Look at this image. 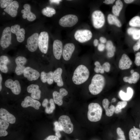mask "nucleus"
Masks as SVG:
<instances>
[{"mask_svg":"<svg viewBox=\"0 0 140 140\" xmlns=\"http://www.w3.org/2000/svg\"><path fill=\"white\" fill-rule=\"evenodd\" d=\"M39 36L38 33H35L27 38V47L30 51L34 52L37 49L38 46Z\"/></svg>","mask_w":140,"mask_h":140,"instance_id":"obj_10","label":"nucleus"},{"mask_svg":"<svg viewBox=\"0 0 140 140\" xmlns=\"http://www.w3.org/2000/svg\"><path fill=\"white\" fill-rule=\"evenodd\" d=\"M132 62L129 57L126 54L122 55L118 63V67L122 70L129 69L132 64Z\"/></svg>","mask_w":140,"mask_h":140,"instance_id":"obj_19","label":"nucleus"},{"mask_svg":"<svg viewBox=\"0 0 140 140\" xmlns=\"http://www.w3.org/2000/svg\"><path fill=\"white\" fill-rule=\"evenodd\" d=\"M2 78L1 74H0V91H1L2 89Z\"/></svg>","mask_w":140,"mask_h":140,"instance_id":"obj_54","label":"nucleus"},{"mask_svg":"<svg viewBox=\"0 0 140 140\" xmlns=\"http://www.w3.org/2000/svg\"><path fill=\"white\" fill-rule=\"evenodd\" d=\"M68 94L67 91L64 88H60L59 92L54 91L52 95L53 100L55 103L59 106L62 105L63 104L62 99L63 97Z\"/></svg>","mask_w":140,"mask_h":140,"instance_id":"obj_16","label":"nucleus"},{"mask_svg":"<svg viewBox=\"0 0 140 140\" xmlns=\"http://www.w3.org/2000/svg\"><path fill=\"white\" fill-rule=\"evenodd\" d=\"M0 119L11 124H14L16 121V118L13 115L3 108L0 109Z\"/></svg>","mask_w":140,"mask_h":140,"instance_id":"obj_22","label":"nucleus"},{"mask_svg":"<svg viewBox=\"0 0 140 140\" xmlns=\"http://www.w3.org/2000/svg\"><path fill=\"white\" fill-rule=\"evenodd\" d=\"M21 105L23 108H27L30 106L38 110L41 104L39 101L33 99L31 96H27L24 98V101L22 102Z\"/></svg>","mask_w":140,"mask_h":140,"instance_id":"obj_13","label":"nucleus"},{"mask_svg":"<svg viewBox=\"0 0 140 140\" xmlns=\"http://www.w3.org/2000/svg\"><path fill=\"white\" fill-rule=\"evenodd\" d=\"M123 4L122 1L120 0H116L115 4L112 7V11L114 15L116 16H118L122 10Z\"/></svg>","mask_w":140,"mask_h":140,"instance_id":"obj_31","label":"nucleus"},{"mask_svg":"<svg viewBox=\"0 0 140 140\" xmlns=\"http://www.w3.org/2000/svg\"><path fill=\"white\" fill-rule=\"evenodd\" d=\"M43 14L46 16L51 17L55 14L56 11L53 8L47 7L44 8L42 10Z\"/></svg>","mask_w":140,"mask_h":140,"instance_id":"obj_35","label":"nucleus"},{"mask_svg":"<svg viewBox=\"0 0 140 140\" xmlns=\"http://www.w3.org/2000/svg\"><path fill=\"white\" fill-rule=\"evenodd\" d=\"M102 66L104 71L106 72H109L110 69V65L108 62H105L102 65Z\"/></svg>","mask_w":140,"mask_h":140,"instance_id":"obj_42","label":"nucleus"},{"mask_svg":"<svg viewBox=\"0 0 140 140\" xmlns=\"http://www.w3.org/2000/svg\"><path fill=\"white\" fill-rule=\"evenodd\" d=\"M129 24L132 27H140V17L136 16L132 18L129 21Z\"/></svg>","mask_w":140,"mask_h":140,"instance_id":"obj_36","label":"nucleus"},{"mask_svg":"<svg viewBox=\"0 0 140 140\" xmlns=\"http://www.w3.org/2000/svg\"><path fill=\"white\" fill-rule=\"evenodd\" d=\"M116 132L119 137L117 140H126L124 132L120 128H117Z\"/></svg>","mask_w":140,"mask_h":140,"instance_id":"obj_39","label":"nucleus"},{"mask_svg":"<svg viewBox=\"0 0 140 140\" xmlns=\"http://www.w3.org/2000/svg\"><path fill=\"white\" fill-rule=\"evenodd\" d=\"M116 99L115 97H114L112 99L111 101V102H114L116 101Z\"/></svg>","mask_w":140,"mask_h":140,"instance_id":"obj_57","label":"nucleus"},{"mask_svg":"<svg viewBox=\"0 0 140 140\" xmlns=\"http://www.w3.org/2000/svg\"><path fill=\"white\" fill-rule=\"evenodd\" d=\"M99 44V40L97 39H95L93 41L94 46L95 47H96L98 46Z\"/></svg>","mask_w":140,"mask_h":140,"instance_id":"obj_53","label":"nucleus"},{"mask_svg":"<svg viewBox=\"0 0 140 140\" xmlns=\"http://www.w3.org/2000/svg\"><path fill=\"white\" fill-rule=\"evenodd\" d=\"M9 125V123L7 122L0 119V136H5L8 134L7 131L6 130Z\"/></svg>","mask_w":140,"mask_h":140,"instance_id":"obj_33","label":"nucleus"},{"mask_svg":"<svg viewBox=\"0 0 140 140\" xmlns=\"http://www.w3.org/2000/svg\"><path fill=\"white\" fill-rule=\"evenodd\" d=\"M53 72L51 71L48 73L42 71L40 73V79L42 82H46L49 85L52 84L53 82Z\"/></svg>","mask_w":140,"mask_h":140,"instance_id":"obj_26","label":"nucleus"},{"mask_svg":"<svg viewBox=\"0 0 140 140\" xmlns=\"http://www.w3.org/2000/svg\"><path fill=\"white\" fill-rule=\"evenodd\" d=\"M24 9L21 10V13H23L22 17L24 19L27 18L28 21L32 22L36 18L35 15L31 12V6L28 4H26L23 5Z\"/></svg>","mask_w":140,"mask_h":140,"instance_id":"obj_20","label":"nucleus"},{"mask_svg":"<svg viewBox=\"0 0 140 140\" xmlns=\"http://www.w3.org/2000/svg\"><path fill=\"white\" fill-rule=\"evenodd\" d=\"M94 64L95 67L94 69V70L95 73H100L102 74L104 73L105 72L100 62L96 61L94 62Z\"/></svg>","mask_w":140,"mask_h":140,"instance_id":"obj_38","label":"nucleus"},{"mask_svg":"<svg viewBox=\"0 0 140 140\" xmlns=\"http://www.w3.org/2000/svg\"><path fill=\"white\" fill-rule=\"evenodd\" d=\"M127 102L126 101L118 102L115 108L114 112L116 114H118L121 112L122 109L124 108L127 106Z\"/></svg>","mask_w":140,"mask_h":140,"instance_id":"obj_37","label":"nucleus"},{"mask_svg":"<svg viewBox=\"0 0 140 140\" xmlns=\"http://www.w3.org/2000/svg\"><path fill=\"white\" fill-rule=\"evenodd\" d=\"M5 86L9 89L15 95L19 94L21 92V87L19 82L17 80L13 81L11 79L7 80L4 83Z\"/></svg>","mask_w":140,"mask_h":140,"instance_id":"obj_11","label":"nucleus"},{"mask_svg":"<svg viewBox=\"0 0 140 140\" xmlns=\"http://www.w3.org/2000/svg\"><path fill=\"white\" fill-rule=\"evenodd\" d=\"M23 74L24 76L29 81L36 80L40 76L38 71L29 66L25 67L24 70Z\"/></svg>","mask_w":140,"mask_h":140,"instance_id":"obj_12","label":"nucleus"},{"mask_svg":"<svg viewBox=\"0 0 140 140\" xmlns=\"http://www.w3.org/2000/svg\"><path fill=\"white\" fill-rule=\"evenodd\" d=\"M115 1V0H105L103 2L106 4H113Z\"/></svg>","mask_w":140,"mask_h":140,"instance_id":"obj_51","label":"nucleus"},{"mask_svg":"<svg viewBox=\"0 0 140 140\" xmlns=\"http://www.w3.org/2000/svg\"><path fill=\"white\" fill-rule=\"evenodd\" d=\"M58 122L62 131L67 134L71 133L73 130V125L70 117L66 115H62L59 118Z\"/></svg>","mask_w":140,"mask_h":140,"instance_id":"obj_5","label":"nucleus"},{"mask_svg":"<svg viewBox=\"0 0 140 140\" xmlns=\"http://www.w3.org/2000/svg\"><path fill=\"white\" fill-rule=\"evenodd\" d=\"M92 19L94 27L97 29L102 27L105 23V18L104 14L101 11H94L92 15Z\"/></svg>","mask_w":140,"mask_h":140,"instance_id":"obj_4","label":"nucleus"},{"mask_svg":"<svg viewBox=\"0 0 140 140\" xmlns=\"http://www.w3.org/2000/svg\"><path fill=\"white\" fill-rule=\"evenodd\" d=\"M134 0H124V2L127 4L131 3L133 2Z\"/></svg>","mask_w":140,"mask_h":140,"instance_id":"obj_55","label":"nucleus"},{"mask_svg":"<svg viewBox=\"0 0 140 140\" xmlns=\"http://www.w3.org/2000/svg\"><path fill=\"white\" fill-rule=\"evenodd\" d=\"M106 79L101 74H96L92 77L88 88L90 93L93 95L100 93L103 90L106 84Z\"/></svg>","mask_w":140,"mask_h":140,"instance_id":"obj_1","label":"nucleus"},{"mask_svg":"<svg viewBox=\"0 0 140 140\" xmlns=\"http://www.w3.org/2000/svg\"><path fill=\"white\" fill-rule=\"evenodd\" d=\"M75 140H78V139H75Z\"/></svg>","mask_w":140,"mask_h":140,"instance_id":"obj_59","label":"nucleus"},{"mask_svg":"<svg viewBox=\"0 0 140 140\" xmlns=\"http://www.w3.org/2000/svg\"><path fill=\"white\" fill-rule=\"evenodd\" d=\"M102 109L97 103H91L88 106L87 117L88 120L92 122H96L101 119Z\"/></svg>","mask_w":140,"mask_h":140,"instance_id":"obj_3","label":"nucleus"},{"mask_svg":"<svg viewBox=\"0 0 140 140\" xmlns=\"http://www.w3.org/2000/svg\"><path fill=\"white\" fill-rule=\"evenodd\" d=\"M108 23L110 25H114L118 27L122 26V24L117 17L114 15L109 14L107 18Z\"/></svg>","mask_w":140,"mask_h":140,"instance_id":"obj_34","label":"nucleus"},{"mask_svg":"<svg viewBox=\"0 0 140 140\" xmlns=\"http://www.w3.org/2000/svg\"><path fill=\"white\" fill-rule=\"evenodd\" d=\"M27 59L24 57L18 56L15 59V61L17 66L15 72L16 74L18 75L23 74L25 67L24 66L27 62Z\"/></svg>","mask_w":140,"mask_h":140,"instance_id":"obj_14","label":"nucleus"},{"mask_svg":"<svg viewBox=\"0 0 140 140\" xmlns=\"http://www.w3.org/2000/svg\"><path fill=\"white\" fill-rule=\"evenodd\" d=\"M42 105L45 107V112L47 114L52 113L55 108L54 102L52 99H50L49 101L47 99H44L42 102Z\"/></svg>","mask_w":140,"mask_h":140,"instance_id":"obj_24","label":"nucleus"},{"mask_svg":"<svg viewBox=\"0 0 140 140\" xmlns=\"http://www.w3.org/2000/svg\"><path fill=\"white\" fill-rule=\"evenodd\" d=\"M11 32L15 34L17 41L20 43L23 42L25 39V31L23 28H20L18 24H15L11 27Z\"/></svg>","mask_w":140,"mask_h":140,"instance_id":"obj_15","label":"nucleus"},{"mask_svg":"<svg viewBox=\"0 0 140 140\" xmlns=\"http://www.w3.org/2000/svg\"><path fill=\"white\" fill-rule=\"evenodd\" d=\"M11 28L6 27L3 30L0 40V45L3 48L8 47L11 44Z\"/></svg>","mask_w":140,"mask_h":140,"instance_id":"obj_9","label":"nucleus"},{"mask_svg":"<svg viewBox=\"0 0 140 140\" xmlns=\"http://www.w3.org/2000/svg\"><path fill=\"white\" fill-rule=\"evenodd\" d=\"M133 38L135 40H137L140 38V29H137L132 36Z\"/></svg>","mask_w":140,"mask_h":140,"instance_id":"obj_44","label":"nucleus"},{"mask_svg":"<svg viewBox=\"0 0 140 140\" xmlns=\"http://www.w3.org/2000/svg\"><path fill=\"white\" fill-rule=\"evenodd\" d=\"M114 46L113 42L111 40L107 41L105 45V48L107 51L112 50Z\"/></svg>","mask_w":140,"mask_h":140,"instance_id":"obj_41","label":"nucleus"},{"mask_svg":"<svg viewBox=\"0 0 140 140\" xmlns=\"http://www.w3.org/2000/svg\"><path fill=\"white\" fill-rule=\"evenodd\" d=\"M92 37L91 32L87 29L78 30L76 31L74 35L75 39L81 43H83L90 40Z\"/></svg>","mask_w":140,"mask_h":140,"instance_id":"obj_8","label":"nucleus"},{"mask_svg":"<svg viewBox=\"0 0 140 140\" xmlns=\"http://www.w3.org/2000/svg\"><path fill=\"white\" fill-rule=\"evenodd\" d=\"M54 125H55V130L56 132L59 131H62V128L59 122L57 121L55 122Z\"/></svg>","mask_w":140,"mask_h":140,"instance_id":"obj_46","label":"nucleus"},{"mask_svg":"<svg viewBox=\"0 0 140 140\" xmlns=\"http://www.w3.org/2000/svg\"><path fill=\"white\" fill-rule=\"evenodd\" d=\"M27 92L31 93V96L34 99H39L41 97V91L38 85L31 84L29 86L27 89Z\"/></svg>","mask_w":140,"mask_h":140,"instance_id":"obj_21","label":"nucleus"},{"mask_svg":"<svg viewBox=\"0 0 140 140\" xmlns=\"http://www.w3.org/2000/svg\"><path fill=\"white\" fill-rule=\"evenodd\" d=\"M99 40L101 43L103 44L106 43L107 40L106 39L103 37H101L99 38Z\"/></svg>","mask_w":140,"mask_h":140,"instance_id":"obj_52","label":"nucleus"},{"mask_svg":"<svg viewBox=\"0 0 140 140\" xmlns=\"http://www.w3.org/2000/svg\"><path fill=\"white\" fill-rule=\"evenodd\" d=\"M139 127H140V125H139Z\"/></svg>","mask_w":140,"mask_h":140,"instance_id":"obj_60","label":"nucleus"},{"mask_svg":"<svg viewBox=\"0 0 140 140\" xmlns=\"http://www.w3.org/2000/svg\"><path fill=\"white\" fill-rule=\"evenodd\" d=\"M140 78L139 74L137 72H135L131 74L130 76H125L123 77V80L124 82L129 84L136 83L139 80Z\"/></svg>","mask_w":140,"mask_h":140,"instance_id":"obj_29","label":"nucleus"},{"mask_svg":"<svg viewBox=\"0 0 140 140\" xmlns=\"http://www.w3.org/2000/svg\"><path fill=\"white\" fill-rule=\"evenodd\" d=\"M75 49V46L73 43H68L64 46L63 48L62 56L64 59L66 61L71 59Z\"/></svg>","mask_w":140,"mask_h":140,"instance_id":"obj_18","label":"nucleus"},{"mask_svg":"<svg viewBox=\"0 0 140 140\" xmlns=\"http://www.w3.org/2000/svg\"><path fill=\"white\" fill-rule=\"evenodd\" d=\"M44 140H60L59 138L56 136L50 135L46 137Z\"/></svg>","mask_w":140,"mask_h":140,"instance_id":"obj_49","label":"nucleus"},{"mask_svg":"<svg viewBox=\"0 0 140 140\" xmlns=\"http://www.w3.org/2000/svg\"><path fill=\"white\" fill-rule=\"evenodd\" d=\"M130 140H140V129L133 128L131 129L129 132Z\"/></svg>","mask_w":140,"mask_h":140,"instance_id":"obj_32","label":"nucleus"},{"mask_svg":"<svg viewBox=\"0 0 140 140\" xmlns=\"http://www.w3.org/2000/svg\"><path fill=\"white\" fill-rule=\"evenodd\" d=\"M50 2L51 3H54L57 4H59V2L61 1V0H50Z\"/></svg>","mask_w":140,"mask_h":140,"instance_id":"obj_56","label":"nucleus"},{"mask_svg":"<svg viewBox=\"0 0 140 140\" xmlns=\"http://www.w3.org/2000/svg\"><path fill=\"white\" fill-rule=\"evenodd\" d=\"M134 72V70L133 69H131L130 71V73L131 74H133Z\"/></svg>","mask_w":140,"mask_h":140,"instance_id":"obj_58","label":"nucleus"},{"mask_svg":"<svg viewBox=\"0 0 140 140\" xmlns=\"http://www.w3.org/2000/svg\"><path fill=\"white\" fill-rule=\"evenodd\" d=\"M78 20V18L75 15L68 14L62 17L59 20V23L63 27H71L75 25Z\"/></svg>","mask_w":140,"mask_h":140,"instance_id":"obj_6","label":"nucleus"},{"mask_svg":"<svg viewBox=\"0 0 140 140\" xmlns=\"http://www.w3.org/2000/svg\"><path fill=\"white\" fill-rule=\"evenodd\" d=\"M48 33L46 31L41 32L39 36L38 46L40 50L43 53L46 54L47 52L48 48Z\"/></svg>","mask_w":140,"mask_h":140,"instance_id":"obj_7","label":"nucleus"},{"mask_svg":"<svg viewBox=\"0 0 140 140\" xmlns=\"http://www.w3.org/2000/svg\"><path fill=\"white\" fill-rule=\"evenodd\" d=\"M109 102L107 99H103L102 101V104L104 108L105 109L106 115L109 117L112 116L114 112L115 106L111 105L109 107Z\"/></svg>","mask_w":140,"mask_h":140,"instance_id":"obj_27","label":"nucleus"},{"mask_svg":"<svg viewBox=\"0 0 140 140\" xmlns=\"http://www.w3.org/2000/svg\"><path fill=\"white\" fill-rule=\"evenodd\" d=\"M19 7L18 2L15 1H13L4 10L12 17H15L17 15Z\"/></svg>","mask_w":140,"mask_h":140,"instance_id":"obj_23","label":"nucleus"},{"mask_svg":"<svg viewBox=\"0 0 140 140\" xmlns=\"http://www.w3.org/2000/svg\"><path fill=\"white\" fill-rule=\"evenodd\" d=\"M116 47L114 46L112 50L107 51V57L108 58H111L113 57L114 55L115 52L116 51Z\"/></svg>","mask_w":140,"mask_h":140,"instance_id":"obj_45","label":"nucleus"},{"mask_svg":"<svg viewBox=\"0 0 140 140\" xmlns=\"http://www.w3.org/2000/svg\"><path fill=\"white\" fill-rule=\"evenodd\" d=\"M133 94V90L130 87H128L127 88L126 93L121 90L119 93L120 98L124 101H128L130 100L132 97Z\"/></svg>","mask_w":140,"mask_h":140,"instance_id":"obj_30","label":"nucleus"},{"mask_svg":"<svg viewBox=\"0 0 140 140\" xmlns=\"http://www.w3.org/2000/svg\"><path fill=\"white\" fill-rule=\"evenodd\" d=\"M105 48V45L103 44H99L97 47L98 50L100 52L103 51Z\"/></svg>","mask_w":140,"mask_h":140,"instance_id":"obj_50","label":"nucleus"},{"mask_svg":"<svg viewBox=\"0 0 140 140\" xmlns=\"http://www.w3.org/2000/svg\"><path fill=\"white\" fill-rule=\"evenodd\" d=\"M137 29L134 27H129L127 30V33L129 35L132 36Z\"/></svg>","mask_w":140,"mask_h":140,"instance_id":"obj_48","label":"nucleus"},{"mask_svg":"<svg viewBox=\"0 0 140 140\" xmlns=\"http://www.w3.org/2000/svg\"><path fill=\"white\" fill-rule=\"evenodd\" d=\"M134 62L137 66H140V52H138L135 54Z\"/></svg>","mask_w":140,"mask_h":140,"instance_id":"obj_43","label":"nucleus"},{"mask_svg":"<svg viewBox=\"0 0 140 140\" xmlns=\"http://www.w3.org/2000/svg\"><path fill=\"white\" fill-rule=\"evenodd\" d=\"M62 70L60 67L56 69L53 72L54 81L59 87H61L64 85V82L61 77Z\"/></svg>","mask_w":140,"mask_h":140,"instance_id":"obj_25","label":"nucleus"},{"mask_svg":"<svg viewBox=\"0 0 140 140\" xmlns=\"http://www.w3.org/2000/svg\"><path fill=\"white\" fill-rule=\"evenodd\" d=\"M9 61L6 56L2 55L0 57V70L3 73H7L8 71L7 65Z\"/></svg>","mask_w":140,"mask_h":140,"instance_id":"obj_28","label":"nucleus"},{"mask_svg":"<svg viewBox=\"0 0 140 140\" xmlns=\"http://www.w3.org/2000/svg\"><path fill=\"white\" fill-rule=\"evenodd\" d=\"M63 44L59 40H55L53 42V50L54 55L57 60H60L63 51Z\"/></svg>","mask_w":140,"mask_h":140,"instance_id":"obj_17","label":"nucleus"},{"mask_svg":"<svg viewBox=\"0 0 140 140\" xmlns=\"http://www.w3.org/2000/svg\"><path fill=\"white\" fill-rule=\"evenodd\" d=\"M140 48V38L136 43L135 44L133 47V49L134 51H138Z\"/></svg>","mask_w":140,"mask_h":140,"instance_id":"obj_47","label":"nucleus"},{"mask_svg":"<svg viewBox=\"0 0 140 140\" xmlns=\"http://www.w3.org/2000/svg\"><path fill=\"white\" fill-rule=\"evenodd\" d=\"M90 73L89 69L85 65L78 66L74 71L72 77L73 83L80 85L85 82L88 79Z\"/></svg>","mask_w":140,"mask_h":140,"instance_id":"obj_2","label":"nucleus"},{"mask_svg":"<svg viewBox=\"0 0 140 140\" xmlns=\"http://www.w3.org/2000/svg\"><path fill=\"white\" fill-rule=\"evenodd\" d=\"M11 0H1L0 6L2 8H6L12 1Z\"/></svg>","mask_w":140,"mask_h":140,"instance_id":"obj_40","label":"nucleus"}]
</instances>
